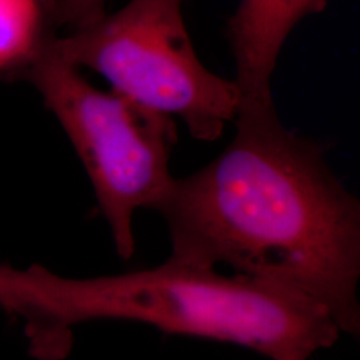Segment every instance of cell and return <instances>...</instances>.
Returning a JSON list of instances; mask_svg holds the SVG:
<instances>
[{"label": "cell", "mask_w": 360, "mask_h": 360, "mask_svg": "<svg viewBox=\"0 0 360 360\" xmlns=\"http://www.w3.org/2000/svg\"><path fill=\"white\" fill-rule=\"evenodd\" d=\"M232 123L230 144L174 178L156 208L171 257L282 287L359 338V199L336 178L326 146L287 129L274 102L239 103Z\"/></svg>", "instance_id": "1"}, {"label": "cell", "mask_w": 360, "mask_h": 360, "mask_svg": "<svg viewBox=\"0 0 360 360\" xmlns=\"http://www.w3.org/2000/svg\"><path fill=\"white\" fill-rule=\"evenodd\" d=\"M108 0H55L53 19L56 27L71 31L87 26L105 13Z\"/></svg>", "instance_id": "8"}, {"label": "cell", "mask_w": 360, "mask_h": 360, "mask_svg": "<svg viewBox=\"0 0 360 360\" xmlns=\"http://www.w3.org/2000/svg\"><path fill=\"white\" fill-rule=\"evenodd\" d=\"M18 77L39 91L65 129L90 178L116 252L129 260L135 254V212L156 211L174 180L169 159L178 143L175 117L96 89L51 44Z\"/></svg>", "instance_id": "3"}, {"label": "cell", "mask_w": 360, "mask_h": 360, "mask_svg": "<svg viewBox=\"0 0 360 360\" xmlns=\"http://www.w3.org/2000/svg\"><path fill=\"white\" fill-rule=\"evenodd\" d=\"M186 0H129L114 13L52 40L67 63L102 75L135 103L180 119L200 142H215L238 114L233 80L210 71L184 20Z\"/></svg>", "instance_id": "4"}, {"label": "cell", "mask_w": 360, "mask_h": 360, "mask_svg": "<svg viewBox=\"0 0 360 360\" xmlns=\"http://www.w3.org/2000/svg\"><path fill=\"white\" fill-rule=\"evenodd\" d=\"M55 0H0V74L18 77L43 55L58 28Z\"/></svg>", "instance_id": "7"}, {"label": "cell", "mask_w": 360, "mask_h": 360, "mask_svg": "<svg viewBox=\"0 0 360 360\" xmlns=\"http://www.w3.org/2000/svg\"><path fill=\"white\" fill-rule=\"evenodd\" d=\"M67 288L68 278L38 264L27 270L0 264V309L23 322L35 359L63 360L72 349Z\"/></svg>", "instance_id": "6"}, {"label": "cell", "mask_w": 360, "mask_h": 360, "mask_svg": "<svg viewBox=\"0 0 360 360\" xmlns=\"http://www.w3.org/2000/svg\"><path fill=\"white\" fill-rule=\"evenodd\" d=\"M87 321H129L248 348L270 360H309L340 331L324 309L240 274L169 257L148 270L87 278Z\"/></svg>", "instance_id": "2"}, {"label": "cell", "mask_w": 360, "mask_h": 360, "mask_svg": "<svg viewBox=\"0 0 360 360\" xmlns=\"http://www.w3.org/2000/svg\"><path fill=\"white\" fill-rule=\"evenodd\" d=\"M328 0H239L227 22L240 103H271L272 75L291 32Z\"/></svg>", "instance_id": "5"}]
</instances>
